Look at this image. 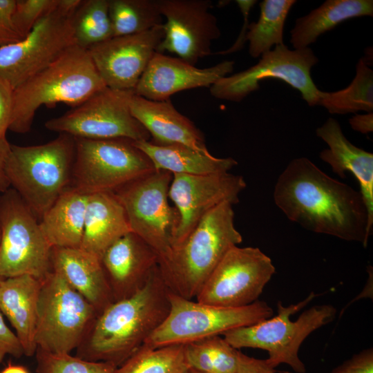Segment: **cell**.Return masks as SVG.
<instances>
[{
  "instance_id": "6da1fadb",
  "label": "cell",
  "mask_w": 373,
  "mask_h": 373,
  "mask_svg": "<svg viewBox=\"0 0 373 373\" xmlns=\"http://www.w3.org/2000/svg\"><path fill=\"white\" fill-rule=\"evenodd\" d=\"M274 200L291 222L317 233L367 247L372 233L360 193L307 157L293 159L277 179Z\"/></svg>"
},
{
  "instance_id": "7a4b0ae2",
  "label": "cell",
  "mask_w": 373,
  "mask_h": 373,
  "mask_svg": "<svg viewBox=\"0 0 373 373\" xmlns=\"http://www.w3.org/2000/svg\"><path fill=\"white\" fill-rule=\"evenodd\" d=\"M169 294L157 266L140 290L112 303L97 315L75 356L119 367L166 319Z\"/></svg>"
},
{
  "instance_id": "3957f363",
  "label": "cell",
  "mask_w": 373,
  "mask_h": 373,
  "mask_svg": "<svg viewBox=\"0 0 373 373\" xmlns=\"http://www.w3.org/2000/svg\"><path fill=\"white\" fill-rule=\"evenodd\" d=\"M234 216L232 204H220L159 257L158 270L170 292L189 300L196 298L227 251L242 241Z\"/></svg>"
},
{
  "instance_id": "277c9868",
  "label": "cell",
  "mask_w": 373,
  "mask_h": 373,
  "mask_svg": "<svg viewBox=\"0 0 373 373\" xmlns=\"http://www.w3.org/2000/svg\"><path fill=\"white\" fill-rule=\"evenodd\" d=\"M105 86L88 50L72 46L14 89L9 130L26 133L41 106L64 103L73 108Z\"/></svg>"
},
{
  "instance_id": "5b68a950",
  "label": "cell",
  "mask_w": 373,
  "mask_h": 373,
  "mask_svg": "<svg viewBox=\"0 0 373 373\" xmlns=\"http://www.w3.org/2000/svg\"><path fill=\"white\" fill-rule=\"evenodd\" d=\"M75 152L74 137L63 133L42 144H11L6 166L10 188L37 218L70 186Z\"/></svg>"
},
{
  "instance_id": "8992f818",
  "label": "cell",
  "mask_w": 373,
  "mask_h": 373,
  "mask_svg": "<svg viewBox=\"0 0 373 373\" xmlns=\"http://www.w3.org/2000/svg\"><path fill=\"white\" fill-rule=\"evenodd\" d=\"M316 296L312 292L305 300L287 307L277 304V314L255 324L229 330L222 335L233 347L258 348L267 351L265 359L271 368L289 365L297 373L306 367L298 356L305 338L317 329L333 321L336 309L332 305H314L305 310L295 321L290 316L305 307Z\"/></svg>"
},
{
  "instance_id": "52a82bcc",
  "label": "cell",
  "mask_w": 373,
  "mask_h": 373,
  "mask_svg": "<svg viewBox=\"0 0 373 373\" xmlns=\"http://www.w3.org/2000/svg\"><path fill=\"white\" fill-rule=\"evenodd\" d=\"M169 297V313L146 340L144 344L149 347L186 344L222 335L269 318L274 314L266 302L258 300L245 307L229 308L193 301L170 291Z\"/></svg>"
},
{
  "instance_id": "ba28073f",
  "label": "cell",
  "mask_w": 373,
  "mask_h": 373,
  "mask_svg": "<svg viewBox=\"0 0 373 373\" xmlns=\"http://www.w3.org/2000/svg\"><path fill=\"white\" fill-rule=\"evenodd\" d=\"M74 139L70 186L84 193L114 192L155 171L149 158L133 140Z\"/></svg>"
},
{
  "instance_id": "9c48e42d",
  "label": "cell",
  "mask_w": 373,
  "mask_h": 373,
  "mask_svg": "<svg viewBox=\"0 0 373 373\" xmlns=\"http://www.w3.org/2000/svg\"><path fill=\"white\" fill-rule=\"evenodd\" d=\"M97 315L93 306L51 271L41 280L35 343L52 354H70L82 342Z\"/></svg>"
},
{
  "instance_id": "30bf717a",
  "label": "cell",
  "mask_w": 373,
  "mask_h": 373,
  "mask_svg": "<svg viewBox=\"0 0 373 373\" xmlns=\"http://www.w3.org/2000/svg\"><path fill=\"white\" fill-rule=\"evenodd\" d=\"M0 276L42 280L51 270L52 246L40 223L12 188L0 197Z\"/></svg>"
},
{
  "instance_id": "8fae6325",
  "label": "cell",
  "mask_w": 373,
  "mask_h": 373,
  "mask_svg": "<svg viewBox=\"0 0 373 373\" xmlns=\"http://www.w3.org/2000/svg\"><path fill=\"white\" fill-rule=\"evenodd\" d=\"M82 0H59L20 41L0 46V76L15 89L72 46V16Z\"/></svg>"
},
{
  "instance_id": "7c38bea8",
  "label": "cell",
  "mask_w": 373,
  "mask_h": 373,
  "mask_svg": "<svg viewBox=\"0 0 373 373\" xmlns=\"http://www.w3.org/2000/svg\"><path fill=\"white\" fill-rule=\"evenodd\" d=\"M133 95V90L105 86L62 115L46 121L45 127L73 137L149 141V133L131 113Z\"/></svg>"
},
{
  "instance_id": "4fadbf2b",
  "label": "cell",
  "mask_w": 373,
  "mask_h": 373,
  "mask_svg": "<svg viewBox=\"0 0 373 373\" xmlns=\"http://www.w3.org/2000/svg\"><path fill=\"white\" fill-rule=\"evenodd\" d=\"M173 174L155 170L118 189L115 194L124 209L131 231L158 254L169 251L179 224V214L169 202Z\"/></svg>"
},
{
  "instance_id": "5bb4252c",
  "label": "cell",
  "mask_w": 373,
  "mask_h": 373,
  "mask_svg": "<svg viewBox=\"0 0 373 373\" xmlns=\"http://www.w3.org/2000/svg\"><path fill=\"white\" fill-rule=\"evenodd\" d=\"M318 61L309 47L290 50L285 44L276 46L262 54L255 65L218 80L209 87L210 93L217 99L240 102L259 89L261 81L273 78L298 90L309 106H316L320 90L314 83L311 70Z\"/></svg>"
},
{
  "instance_id": "9a60e30c",
  "label": "cell",
  "mask_w": 373,
  "mask_h": 373,
  "mask_svg": "<svg viewBox=\"0 0 373 373\" xmlns=\"http://www.w3.org/2000/svg\"><path fill=\"white\" fill-rule=\"evenodd\" d=\"M276 271L271 259L259 248L235 246L213 269L196 301L237 308L258 300Z\"/></svg>"
},
{
  "instance_id": "2e32d148",
  "label": "cell",
  "mask_w": 373,
  "mask_h": 373,
  "mask_svg": "<svg viewBox=\"0 0 373 373\" xmlns=\"http://www.w3.org/2000/svg\"><path fill=\"white\" fill-rule=\"evenodd\" d=\"M162 17L164 37L157 52L167 51L192 64L211 52V44L220 30L210 11V0H157Z\"/></svg>"
},
{
  "instance_id": "e0dca14e",
  "label": "cell",
  "mask_w": 373,
  "mask_h": 373,
  "mask_svg": "<svg viewBox=\"0 0 373 373\" xmlns=\"http://www.w3.org/2000/svg\"><path fill=\"white\" fill-rule=\"evenodd\" d=\"M247 184L229 172L207 175L173 174L169 198L179 214L173 245L180 242L201 219L224 202L236 204Z\"/></svg>"
},
{
  "instance_id": "ac0fdd59",
  "label": "cell",
  "mask_w": 373,
  "mask_h": 373,
  "mask_svg": "<svg viewBox=\"0 0 373 373\" xmlns=\"http://www.w3.org/2000/svg\"><path fill=\"white\" fill-rule=\"evenodd\" d=\"M163 37L162 23L143 32L113 37L87 50L106 86L134 90Z\"/></svg>"
},
{
  "instance_id": "d6986e66",
  "label": "cell",
  "mask_w": 373,
  "mask_h": 373,
  "mask_svg": "<svg viewBox=\"0 0 373 373\" xmlns=\"http://www.w3.org/2000/svg\"><path fill=\"white\" fill-rule=\"evenodd\" d=\"M233 61L199 68L180 58L155 52L139 79L134 93L153 101H164L178 92L210 87L232 73Z\"/></svg>"
},
{
  "instance_id": "ffe728a7",
  "label": "cell",
  "mask_w": 373,
  "mask_h": 373,
  "mask_svg": "<svg viewBox=\"0 0 373 373\" xmlns=\"http://www.w3.org/2000/svg\"><path fill=\"white\" fill-rule=\"evenodd\" d=\"M158 259L157 253L131 231L111 244L100 261L114 302L140 290L157 266Z\"/></svg>"
},
{
  "instance_id": "44dd1931",
  "label": "cell",
  "mask_w": 373,
  "mask_h": 373,
  "mask_svg": "<svg viewBox=\"0 0 373 373\" xmlns=\"http://www.w3.org/2000/svg\"><path fill=\"white\" fill-rule=\"evenodd\" d=\"M130 110L152 137L151 142L158 145L182 144L210 153L202 132L174 107L170 99L153 101L134 93Z\"/></svg>"
},
{
  "instance_id": "7402d4cb",
  "label": "cell",
  "mask_w": 373,
  "mask_h": 373,
  "mask_svg": "<svg viewBox=\"0 0 373 373\" xmlns=\"http://www.w3.org/2000/svg\"><path fill=\"white\" fill-rule=\"evenodd\" d=\"M328 149L323 150L320 158L341 178L352 173L360 186V193L368 213V227L373 228V154L351 143L343 133L340 124L329 117L316 131Z\"/></svg>"
},
{
  "instance_id": "603a6c76",
  "label": "cell",
  "mask_w": 373,
  "mask_h": 373,
  "mask_svg": "<svg viewBox=\"0 0 373 373\" xmlns=\"http://www.w3.org/2000/svg\"><path fill=\"white\" fill-rule=\"evenodd\" d=\"M51 270L90 303L97 312L114 302L100 258L82 248L52 247Z\"/></svg>"
},
{
  "instance_id": "cb8c5ba5",
  "label": "cell",
  "mask_w": 373,
  "mask_h": 373,
  "mask_svg": "<svg viewBox=\"0 0 373 373\" xmlns=\"http://www.w3.org/2000/svg\"><path fill=\"white\" fill-rule=\"evenodd\" d=\"M41 284V280L29 275L0 281V311L14 327L27 356H34L37 349L35 334Z\"/></svg>"
},
{
  "instance_id": "d4e9b609",
  "label": "cell",
  "mask_w": 373,
  "mask_h": 373,
  "mask_svg": "<svg viewBox=\"0 0 373 373\" xmlns=\"http://www.w3.org/2000/svg\"><path fill=\"white\" fill-rule=\"evenodd\" d=\"M128 232L124 209L113 192L88 194L80 248L100 258L111 244Z\"/></svg>"
},
{
  "instance_id": "484cf974",
  "label": "cell",
  "mask_w": 373,
  "mask_h": 373,
  "mask_svg": "<svg viewBox=\"0 0 373 373\" xmlns=\"http://www.w3.org/2000/svg\"><path fill=\"white\" fill-rule=\"evenodd\" d=\"M88 197L70 186L41 218V227L52 247H81Z\"/></svg>"
},
{
  "instance_id": "4316f807",
  "label": "cell",
  "mask_w": 373,
  "mask_h": 373,
  "mask_svg": "<svg viewBox=\"0 0 373 373\" xmlns=\"http://www.w3.org/2000/svg\"><path fill=\"white\" fill-rule=\"evenodd\" d=\"M151 160L155 170L172 174L207 175L227 173L238 165L232 157H216L182 144L158 145L149 141H134Z\"/></svg>"
},
{
  "instance_id": "83f0119b",
  "label": "cell",
  "mask_w": 373,
  "mask_h": 373,
  "mask_svg": "<svg viewBox=\"0 0 373 373\" xmlns=\"http://www.w3.org/2000/svg\"><path fill=\"white\" fill-rule=\"evenodd\" d=\"M373 16L372 0H327L309 14L296 19L290 31L294 49L309 47L322 34L350 19Z\"/></svg>"
},
{
  "instance_id": "f1b7e54d",
  "label": "cell",
  "mask_w": 373,
  "mask_h": 373,
  "mask_svg": "<svg viewBox=\"0 0 373 373\" xmlns=\"http://www.w3.org/2000/svg\"><path fill=\"white\" fill-rule=\"evenodd\" d=\"M295 0H263L259 4L257 21L247 26L245 36L249 53L254 57L271 50L273 46L283 45L285 22Z\"/></svg>"
},
{
  "instance_id": "f546056e",
  "label": "cell",
  "mask_w": 373,
  "mask_h": 373,
  "mask_svg": "<svg viewBox=\"0 0 373 373\" xmlns=\"http://www.w3.org/2000/svg\"><path fill=\"white\" fill-rule=\"evenodd\" d=\"M317 105L331 114L345 115L373 111V70L361 58L356 75L346 88L333 92L320 90Z\"/></svg>"
},
{
  "instance_id": "4dcf8cb0",
  "label": "cell",
  "mask_w": 373,
  "mask_h": 373,
  "mask_svg": "<svg viewBox=\"0 0 373 373\" xmlns=\"http://www.w3.org/2000/svg\"><path fill=\"white\" fill-rule=\"evenodd\" d=\"M184 345L191 369L200 373H238L241 352L224 337L213 336Z\"/></svg>"
},
{
  "instance_id": "1f68e13d",
  "label": "cell",
  "mask_w": 373,
  "mask_h": 373,
  "mask_svg": "<svg viewBox=\"0 0 373 373\" xmlns=\"http://www.w3.org/2000/svg\"><path fill=\"white\" fill-rule=\"evenodd\" d=\"M113 37L147 31L162 24L157 0H108Z\"/></svg>"
},
{
  "instance_id": "d6a6232c",
  "label": "cell",
  "mask_w": 373,
  "mask_h": 373,
  "mask_svg": "<svg viewBox=\"0 0 373 373\" xmlns=\"http://www.w3.org/2000/svg\"><path fill=\"white\" fill-rule=\"evenodd\" d=\"M185 345L151 347L142 345L118 368L119 373H187Z\"/></svg>"
},
{
  "instance_id": "836d02e7",
  "label": "cell",
  "mask_w": 373,
  "mask_h": 373,
  "mask_svg": "<svg viewBox=\"0 0 373 373\" xmlns=\"http://www.w3.org/2000/svg\"><path fill=\"white\" fill-rule=\"evenodd\" d=\"M75 45L88 50L113 37L108 0H82L72 16Z\"/></svg>"
},
{
  "instance_id": "e575fe53",
  "label": "cell",
  "mask_w": 373,
  "mask_h": 373,
  "mask_svg": "<svg viewBox=\"0 0 373 373\" xmlns=\"http://www.w3.org/2000/svg\"><path fill=\"white\" fill-rule=\"evenodd\" d=\"M37 373H119L118 367L106 362L90 361L70 354H52L39 348Z\"/></svg>"
},
{
  "instance_id": "d590c367",
  "label": "cell",
  "mask_w": 373,
  "mask_h": 373,
  "mask_svg": "<svg viewBox=\"0 0 373 373\" xmlns=\"http://www.w3.org/2000/svg\"><path fill=\"white\" fill-rule=\"evenodd\" d=\"M59 0H17L13 22L23 38L44 16L56 9Z\"/></svg>"
},
{
  "instance_id": "8d00e7d4",
  "label": "cell",
  "mask_w": 373,
  "mask_h": 373,
  "mask_svg": "<svg viewBox=\"0 0 373 373\" xmlns=\"http://www.w3.org/2000/svg\"><path fill=\"white\" fill-rule=\"evenodd\" d=\"M17 0H0V46L20 41L13 22Z\"/></svg>"
},
{
  "instance_id": "74e56055",
  "label": "cell",
  "mask_w": 373,
  "mask_h": 373,
  "mask_svg": "<svg viewBox=\"0 0 373 373\" xmlns=\"http://www.w3.org/2000/svg\"><path fill=\"white\" fill-rule=\"evenodd\" d=\"M330 373H373V349L369 347L354 354Z\"/></svg>"
},
{
  "instance_id": "f35d334b",
  "label": "cell",
  "mask_w": 373,
  "mask_h": 373,
  "mask_svg": "<svg viewBox=\"0 0 373 373\" xmlns=\"http://www.w3.org/2000/svg\"><path fill=\"white\" fill-rule=\"evenodd\" d=\"M14 88L0 76V139L6 138L9 130L13 109Z\"/></svg>"
},
{
  "instance_id": "ab89813d",
  "label": "cell",
  "mask_w": 373,
  "mask_h": 373,
  "mask_svg": "<svg viewBox=\"0 0 373 373\" xmlns=\"http://www.w3.org/2000/svg\"><path fill=\"white\" fill-rule=\"evenodd\" d=\"M6 355L20 358L24 355V352L19 338L7 326L0 311V364Z\"/></svg>"
},
{
  "instance_id": "60d3db41",
  "label": "cell",
  "mask_w": 373,
  "mask_h": 373,
  "mask_svg": "<svg viewBox=\"0 0 373 373\" xmlns=\"http://www.w3.org/2000/svg\"><path fill=\"white\" fill-rule=\"evenodd\" d=\"M237 5L240 8L242 15L244 16V25L242 27V30L239 35V37L236 41L234 43V44L229 48V49L218 52L216 54L218 55H225L228 53H232L237 50H239L241 48H242L244 43L246 41L245 36L247 30V19L249 14V11L251 8L254 6V5L257 2V1H252V0H237L236 1Z\"/></svg>"
},
{
  "instance_id": "b9f144b4",
  "label": "cell",
  "mask_w": 373,
  "mask_h": 373,
  "mask_svg": "<svg viewBox=\"0 0 373 373\" xmlns=\"http://www.w3.org/2000/svg\"><path fill=\"white\" fill-rule=\"evenodd\" d=\"M238 373H275V371L265 359L250 357L241 352Z\"/></svg>"
},
{
  "instance_id": "7bdbcfd3",
  "label": "cell",
  "mask_w": 373,
  "mask_h": 373,
  "mask_svg": "<svg viewBox=\"0 0 373 373\" xmlns=\"http://www.w3.org/2000/svg\"><path fill=\"white\" fill-rule=\"evenodd\" d=\"M11 144L6 138L0 139V192L4 193L10 188L6 172Z\"/></svg>"
},
{
  "instance_id": "ee69618b",
  "label": "cell",
  "mask_w": 373,
  "mask_h": 373,
  "mask_svg": "<svg viewBox=\"0 0 373 373\" xmlns=\"http://www.w3.org/2000/svg\"><path fill=\"white\" fill-rule=\"evenodd\" d=\"M352 128L363 134H367L373 131V113L355 114L349 120Z\"/></svg>"
},
{
  "instance_id": "f6af8a7d",
  "label": "cell",
  "mask_w": 373,
  "mask_h": 373,
  "mask_svg": "<svg viewBox=\"0 0 373 373\" xmlns=\"http://www.w3.org/2000/svg\"><path fill=\"white\" fill-rule=\"evenodd\" d=\"M0 373H30L28 369L22 365L9 363Z\"/></svg>"
},
{
  "instance_id": "bcb514c9",
  "label": "cell",
  "mask_w": 373,
  "mask_h": 373,
  "mask_svg": "<svg viewBox=\"0 0 373 373\" xmlns=\"http://www.w3.org/2000/svg\"><path fill=\"white\" fill-rule=\"evenodd\" d=\"M187 373H200V372L190 368Z\"/></svg>"
},
{
  "instance_id": "7dc6e473",
  "label": "cell",
  "mask_w": 373,
  "mask_h": 373,
  "mask_svg": "<svg viewBox=\"0 0 373 373\" xmlns=\"http://www.w3.org/2000/svg\"><path fill=\"white\" fill-rule=\"evenodd\" d=\"M0 239H1V229H0ZM3 279V278H1V276H0V281Z\"/></svg>"
}]
</instances>
